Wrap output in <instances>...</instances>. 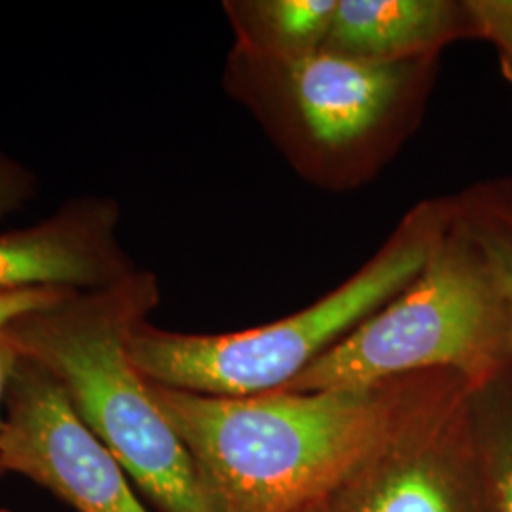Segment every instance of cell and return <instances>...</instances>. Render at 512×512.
Listing matches in <instances>:
<instances>
[{
	"label": "cell",
	"instance_id": "cell-7",
	"mask_svg": "<svg viewBox=\"0 0 512 512\" xmlns=\"http://www.w3.org/2000/svg\"><path fill=\"white\" fill-rule=\"evenodd\" d=\"M0 459L4 473L29 478L76 512H150L61 385L25 357L6 397Z\"/></svg>",
	"mask_w": 512,
	"mask_h": 512
},
{
	"label": "cell",
	"instance_id": "cell-5",
	"mask_svg": "<svg viewBox=\"0 0 512 512\" xmlns=\"http://www.w3.org/2000/svg\"><path fill=\"white\" fill-rule=\"evenodd\" d=\"M509 366L505 300L452 202L420 274L283 391L361 387L421 372H452L478 385Z\"/></svg>",
	"mask_w": 512,
	"mask_h": 512
},
{
	"label": "cell",
	"instance_id": "cell-17",
	"mask_svg": "<svg viewBox=\"0 0 512 512\" xmlns=\"http://www.w3.org/2000/svg\"><path fill=\"white\" fill-rule=\"evenodd\" d=\"M304 512H317V511H313V509H308V511H304Z\"/></svg>",
	"mask_w": 512,
	"mask_h": 512
},
{
	"label": "cell",
	"instance_id": "cell-8",
	"mask_svg": "<svg viewBox=\"0 0 512 512\" xmlns=\"http://www.w3.org/2000/svg\"><path fill=\"white\" fill-rule=\"evenodd\" d=\"M118 226L120 205L88 196L35 226L0 234V294L88 293L122 281L137 266L120 245Z\"/></svg>",
	"mask_w": 512,
	"mask_h": 512
},
{
	"label": "cell",
	"instance_id": "cell-2",
	"mask_svg": "<svg viewBox=\"0 0 512 512\" xmlns=\"http://www.w3.org/2000/svg\"><path fill=\"white\" fill-rule=\"evenodd\" d=\"M160 304V285L137 268L122 281L74 293L4 329L21 357L42 366L131 482L160 512H213L183 440L133 365L129 336Z\"/></svg>",
	"mask_w": 512,
	"mask_h": 512
},
{
	"label": "cell",
	"instance_id": "cell-3",
	"mask_svg": "<svg viewBox=\"0 0 512 512\" xmlns=\"http://www.w3.org/2000/svg\"><path fill=\"white\" fill-rule=\"evenodd\" d=\"M439 61L384 65L329 52L275 61L232 48L222 82L302 179L349 192L376 179L414 135Z\"/></svg>",
	"mask_w": 512,
	"mask_h": 512
},
{
	"label": "cell",
	"instance_id": "cell-13",
	"mask_svg": "<svg viewBox=\"0 0 512 512\" xmlns=\"http://www.w3.org/2000/svg\"><path fill=\"white\" fill-rule=\"evenodd\" d=\"M478 40L494 46L503 76L512 86V0H469Z\"/></svg>",
	"mask_w": 512,
	"mask_h": 512
},
{
	"label": "cell",
	"instance_id": "cell-12",
	"mask_svg": "<svg viewBox=\"0 0 512 512\" xmlns=\"http://www.w3.org/2000/svg\"><path fill=\"white\" fill-rule=\"evenodd\" d=\"M461 226L486 258L507 306L512 344V175L482 179L452 194Z\"/></svg>",
	"mask_w": 512,
	"mask_h": 512
},
{
	"label": "cell",
	"instance_id": "cell-4",
	"mask_svg": "<svg viewBox=\"0 0 512 512\" xmlns=\"http://www.w3.org/2000/svg\"><path fill=\"white\" fill-rule=\"evenodd\" d=\"M450 213V196L412 205L355 274L274 323L188 334L143 321L129 336L131 361L150 384L205 397L241 399L283 391L420 274Z\"/></svg>",
	"mask_w": 512,
	"mask_h": 512
},
{
	"label": "cell",
	"instance_id": "cell-1",
	"mask_svg": "<svg viewBox=\"0 0 512 512\" xmlns=\"http://www.w3.org/2000/svg\"><path fill=\"white\" fill-rule=\"evenodd\" d=\"M433 372L323 391L205 397L150 384L213 512H304L384 439Z\"/></svg>",
	"mask_w": 512,
	"mask_h": 512
},
{
	"label": "cell",
	"instance_id": "cell-10",
	"mask_svg": "<svg viewBox=\"0 0 512 512\" xmlns=\"http://www.w3.org/2000/svg\"><path fill=\"white\" fill-rule=\"evenodd\" d=\"M338 0H226L222 10L243 54L289 61L319 54Z\"/></svg>",
	"mask_w": 512,
	"mask_h": 512
},
{
	"label": "cell",
	"instance_id": "cell-11",
	"mask_svg": "<svg viewBox=\"0 0 512 512\" xmlns=\"http://www.w3.org/2000/svg\"><path fill=\"white\" fill-rule=\"evenodd\" d=\"M469 412L488 512H512V366L471 385Z\"/></svg>",
	"mask_w": 512,
	"mask_h": 512
},
{
	"label": "cell",
	"instance_id": "cell-9",
	"mask_svg": "<svg viewBox=\"0 0 512 512\" xmlns=\"http://www.w3.org/2000/svg\"><path fill=\"white\" fill-rule=\"evenodd\" d=\"M478 40L469 0H338L323 52L366 63L440 57Z\"/></svg>",
	"mask_w": 512,
	"mask_h": 512
},
{
	"label": "cell",
	"instance_id": "cell-14",
	"mask_svg": "<svg viewBox=\"0 0 512 512\" xmlns=\"http://www.w3.org/2000/svg\"><path fill=\"white\" fill-rule=\"evenodd\" d=\"M35 194V177L0 152V217L19 211Z\"/></svg>",
	"mask_w": 512,
	"mask_h": 512
},
{
	"label": "cell",
	"instance_id": "cell-6",
	"mask_svg": "<svg viewBox=\"0 0 512 512\" xmlns=\"http://www.w3.org/2000/svg\"><path fill=\"white\" fill-rule=\"evenodd\" d=\"M471 384L433 372L365 458L317 512H488L469 412Z\"/></svg>",
	"mask_w": 512,
	"mask_h": 512
},
{
	"label": "cell",
	"instance_id": "cell-18",
	"mask_svg": "<svg viewBox=\"0 0 512 512\" xmlns=\"http://www.w3.org/2000/svg\"><path fill=\"white\" fill-rule=\"evenodd\" d=\"M0 512H10V511H6V509H0Z\"/></svg>",
	"mask_w": 512,
	"mask_h": 512
},
{
	"label": "cell",
	"instance_id": "cell-15",
	"mask_svg": "<svg viewBox=\"0 0 512 512\" xmlns=\"http://www.w3.org/2000/svg\"><path fill=\"white\" fill-rule=\"evenodd\" d=\"M71 294H74V291H61V289H35V291L0 294V329L29 313L48 310L55 304L63 302L65 298H69Z\"/></svg>",
	"mask_w": 512,
	"mask_h": 512
},
{
	"label": "cell",
	"instance_id": "cell-16",
	"mask_svg": "<svg viewBox=\"0 0 512 512\" xmlns=\"http://www.w3.org/2000/svg\"><path fill=\"white\" fill-rule=\"evenodd\" d=\"M19 361H21V353L16 348V344L12 342V338L8 336L6 329H0V442H2V433H4V421H6V397H8V389L10 382L16 374ZM6 475L4 467H2V459H0V478Z\"/></svg>",
	"mask_w": 512,
	"mask_h": 512
}]
</instances>
